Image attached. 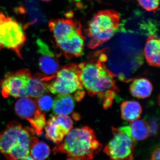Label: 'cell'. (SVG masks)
I'll use <instances>...</instances> for the list:
<instances>
[{"instance_id": "cell-1", "label": "cell", "mask_w": 160, "mask_h": 160, "mask_svg": "<svg viewBox=\"0 0 160 160\" xmlns=\"http://www.w3.org/2000/svg\"><path fill=\"white\" fill-rule=\"evenodd\" d=\"M106 51L102 49L90 53L86 61L78 65L83 87L90 96L101 100L105 109L111 106L119 92L114 74L106 66Z\"/></svg>"}, {"instance_id": "cell-2", "label": "cell", "mask_w": 160, "mask_h": 160, "mask_svg": "<svg viewBox=\"0 0 160 160\" xmlns=\"http://www.w3.org/2000/svg\"><path fill=\"white\" fill-rule=\"evenodd\" d=\"M56 46L67 59L79 57L82 54L86 38L79 22L73 18L71 13L66 18L50 20L48 24Z\"/></svg>"}, {"instance_id": "cell-3", "label": "cell", "mask_w": 160, "mask_h": 160, "mask_svg": "<svg viewBox=\"0 0 160 160\" xmlns=\"http://www.w3.org/2000/svg\"><path fill=\"white\" fill-rule=\"evenodd\" d=\"M102 148L93 129L84 126L71 129L62 141L55 146L53 152L66 154V160H90Z\"/></svg>"}, {"instance_id": "cell-4", "label": "cell", "mask_w": 160, "mask_h": 160, "mask_svg": "<svg viewBox=\"0 0 160 160\" xmlns=\"http://www.w3.org/2000/svg\"><path fill=\"white\" fill-rule=\"evenodd\" d=\"M31 128L15 121L10 122L0 132V152L7 160H20L30 155L31 146L36 138Z\"/></svg>"}, {"instance_id": "cell-5", "label": "cell", "mask_w": 160, "mask_h": 160, "mask_svg": "<svg viewBox=\"0 0 160 160\" xmlns=\"http://www.w3.org/2000/svg\"><path fill=\"white\" fill-rule=\"evenodd\" d=\"M119 13L113 9L98 12L89 21L85 33L89 39L88 46L94 49L110 40L120 26Z\"/></svg>"}, {"instance_id": "cell-6", "label": "cell", "mask_w": 160, "mask_h": 160, "mask_svg": "<svg viewBox=\"0 0 160 160\" xmlns=\"http://www.w3.org/2000/svg\"><path fill=\"white\" fill-rule=\"evenodd\" d=\"M47 90L54 94L71 95L79 102L85 95L80 78L79 69L75 63L67 64L59 69L47 82Z\"/></svg>"}, {"instance_id": "cell-7", "label": "cell", "mask_w": 160, "mask_h": 160, "mask_svg": "<svg viewBox=\"0 0 160 160\" xmlns=\"http://www.w3.org/2000/svg\"><path fill=\"white\" fill-rule=\"evenodd\" d=\"M25 29L15 19L0 10V44L22 58L21 51L26 42Z\"/></svg>"}, {"instance_id": "cell-8", "label": "cell", "mask_w": 160, "mask_h": 160, "mask_svg": "<svg viewBox=\"0 0 160 160\" xmlns=\"http://www.w3.org/2000/svg\"><path fill=\"white\" fill-rule=\"evenodd\" d=\"M113 138L106 145L104 152L112 160H134L135 141L122 127L112 128Z\"/></svg>"}, {"instance_id": "cell-9", "label": "cell", "mask_w": 160, "mask_h": 160, "mask_svg": "<svg viewBox=\"0 0 160 160\" xmlns=\"http://www.w3.org/2000/svg\"><path fill=\"white\" fill-rule=\"evenodd\" d=\"M32 76L26 69L7 73L0 82L2 96L5 98L27 97V87Z\"/></svg>"}, {"instance_id": "cell-10", "label": "cell", "mask_w": 160, "mask_h": 160, "mask_svg": "<svg viewBox=\"0 0 160 160\" xmlns=\"http://www.w3.org/2000/svg\"><path fill=\"white\" fill-rule=\"evenodd\" d=\"M73 121L69 116L52 117L46 123L45 136L55 144H59L73 127Z\"/></svg>"}, {"instance_id": "cell-11", "label": "cell", "mask_w": 160, "mask_h": 160, "mask_svg": "<svg viewBox=\"0 0 160 160\" xmlns=\"http://www.w3.org/2000/svg\"><path fill=\"white\" fill-rule=\"evenodd\" d=\"M38 53L40 56L39 59V66L43 74L47 76H54L60 69L57 57L49 46L42 40L37 41Z\"/></svg>"}, {"instance_id": "cell-12", "label": "cell", "mask_w": 160, "mask_h": 160, "mask_svg": "<svg viewBox=\"0 0 160 160\" xmlns=\"http://www.w3.org/2000/svg\"><path fill=\"white\" fill-rule=\"evenodd\" d=\"M14 110L19 117L28 122L43 112L38 106L36 99L29 97L20 98L15 103Z\"/></svg>"}, {"instance_id": "cell-13", "label": "cell", "mask_w": 160, "mask_h": 160, "mask_svg": "<svg viewBox=\"0 0 160 160\" xmlns=\"http://www.w3.org/2000/svg\"><path fill=\"white\" fill-rule=\"evenodd\" d=\"M160 38L157 35H149L147 38L144 55L149 66L160 67Z\"/></svg>"}, {"instance_id": "cell-14", "label": "cell", "mask_w": 160, "mask_h": 160, "mask_svg": "<svg viewBox=\"0 0 160 160\" xmlns=\"http://www.w3.org/2000/svg\"><path fill=\"white\" fill-rule=\"evenodd\" d=\"M51 78L43 73L32 76L27 87V97L37 99L48 92L46 86Z\"/></svg>"}, {"instance_id": "cell-15", "label": "cell", "mask_w": 160, "mask_h": 160, "mask_svg": "<svg viewBox=\"0 0 160 160\" xmlns=\"http://www.w3.org/2000/svg\"><path fill=\"white\" fill-rule=\"evenodd\" d=\"M75 101L71 95H58L52 105L53 113L56 115H69L74 109Z\"/></svg>"}, {"instance_id": "cell-16", "label": "cell", "mask_w": 160, "mask_h": 160, "mask_svg": "<svg viewBox=\"0 0 160 160\" xmlns=\"http://www.w3.org/2000/svg\"><path fill=\"white\" fill-rule=\"evenodd\" d=\"M123 127L135 141L145 139L150 134L149 125L144 120H135L130 122L129 126Z\"/></svg>"}, {"instance_id": "cell-17", "label": "cell", "mask_w": 160, "mask_h": 160, "mask_svg": "<svg viewBox=\"0 0 160 160\" xmlns=\"http://www.w3.org/2000/svg\"><path fill=\"white\" fill-rule=\"evenodd\" d=\"M152 85L149 80L144 78L135 79L130 86V93L132 96L138 98H146L152 92Z\"/></svg>"}, {"instance_id": "cell-18", "label": "cell", "mask_w": 160, "mask_h": 160, "mask_svg": "<svg viewBox=\"0 0 160 160\" xmlns=\"http://www.w3.org/2000/svg\"><path fill=\"white\" fill-rule=\"evenodd\" d=\"M142 107L138 102L126 101L121 106V116L124 121L132 122L138 119L142 114Z\"/></svg>"}, {"instance_id": "cell-19", "label": "cell", "mask_w": 160, "mask_h": 160, "mask_svg": "<svg viewBox=\"0 0 160 160\" xmlns=\"http://www.w3.org/2000/svg\"><path fill=\"white\" fill-rule=\"evenodd\" d=\"M50 149L46 143L35 139L30 150V156L35 160H45L50 154Z\"/></svg>"}, {"instance_id": "cell-20", "label": "cell", "mask_w": 160, "mask_h": 160, "mask_svg": "<svg viewBox=\"0 0 160 160\" xmlns=\"http://www.w3.org/2000/svg\"><path fill=\"white\" fill-rule=\"evenodd\" d=\"M39 108L42 112L49 111L52 108L53 100L50 95L44 94L36 99Z\"/></svg>"}, {"instance_id": "cell-21", "label": "cell", "mask_w": 160, "mask_h": 160, "mask_svg": "<svg viewBox=\"0 0 160 160\" xmlns=\"http://www.w3.org/2000/svg\"><path fill=\"white\" fill-rule=\"evenodd\" d=\"M140 6L149 12H155L158 9L159 0H137Z\"/></svg>"}, {"instance_id": "cell-22", "label": "cell", "mask_w": 160, "mask_h": 160, "mask_svg": "<svg viewBox=\"0 0 160 160\" xmlns=\"http://www.w3.org/2000/svg\"><path fill=\"white\" fill-rule=\"evenodd\" d=\"M92 1V0H72L75 6L79 9H85L89 5V3Z\"/></svg>"}, {"instance_id": "cell-23", "label": "cell", "mask_w": 160, "mask_h": 160, "mask_svg": "<svg viewBox=\"0 0 160 160\" xmlns=\"http://www.w3.org/2000/svg\"><path fill=\"white\" fill-rule=\"evenodd\" d=\"M160 147H157L153 150L151 156V160H160Z\"/></svg>"}, {"instance_id": "cell-24", "label": "cell", "mask_w": 160, "mask_h": 160, "mask_svg": "<svg viewBox=\"0 0 160 160\" xmlns=\"http://www.w3.org/2000/svg\"><path fill=\"white\" fill-rule=\"evenodd\" d=\"M20 160H35L32 157H31L30 155L26 157L23 158L21 159Z\"/></svg>"}, {"instance_id": "cell-25", "label": "cell", "mask_w": 160, "mask_h": 160, "mask_svg": "<svg viewBox=\"0 0 160 160\" xmlns=\"http://www.w3.org/2000/svg\"><path fill=\"white\" fill-rule=\"evenodd\" d=\"M41 1H44V2H49L51 0H41Z\"/></svg>"}, {"instance_id": "cell-26", "label": "cell", "mask_w": 160, "mask_h": 160, "mask_svg": "<svg viewBox=\"0 0 160 160\" xmlns=\"http://www.w3.org/2000/svg\"><path fill=\"white\" fill-rule=\"evenodd\" d=\"M2 49H3L2 47V45L0 44V50H1Z\"/></svg>"}]
</instances>
